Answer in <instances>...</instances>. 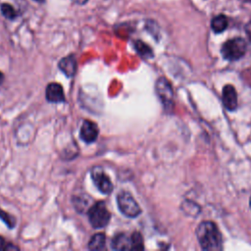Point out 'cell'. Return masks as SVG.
Wrapping results in <instances>:
<instances>
[{"label":"cell","mask_w":251,"mask_h":251,"mask_svg":"<svg viewBox=\"0 0 251 251\" xmlns=\"http://www.w3.org/2000/svg\"><path fill=\"white\" fill-rule=\"evenodd\" d=\"M3 80H4V75H3V74L0 72V85L2 84Z\"/></svg>","instance_id":"obj_21"},{"label":"cell","mask_w":251,"mask_h":251,"mask_svg":"<svg viewBox=\"0 0 251 251\" xmlns=\"http://www.w3.org/2000/svg\"><path fill=\"white\" fill-rule=\"evenodd\" d=\"M156 93L166 112L170 113L174 109V92L170 81L166 77H160L155 84Z\"/></svg>","instance_id":"obj_5"},{"label":"cell","mask_w":251,"mask_h":251,"mask_svg":"<svg viewBox=\"0 0 251 251\" xmlns=\"http://www.w3.org/2000/svg\"><path fill=\"white\" fill-rule=\"evenodd\" d=\"M99 134V128L97 125L90 121L84 120L79 130V136L85 143H92L94 142Z\"/></svg>","instance_id":"obj_7"},{"label":"cell","mask_w":251,"mask_h":251,"mask_svg":"<svg viewBox=\"0 0 251 251\" xmlns=\"http://www.w3.org/2000/svg\"><path fill=\"white\" fill-rule=\"evenodd\" d=\"M74 3H75V4H78V5H83V4H85L88 0H72Z\"/></svg>","instance_id":"obj_20"},{"label":"cell","mask_w":251,"mask_h":251,"mask_svg":"<svg viewBox=\"0 0 251 251\" xmlns=\"http://www.w3.org/2000/svg\"><path fill=\"white\" fill-rule=\"evenodd\" d=\"M111 247L114 250H129L130 249V237L125 232L116 234L111 241Z\"/></svg>","instance_id":"obj_11"},{"label":"cell","mask_w":251,"mask_h":251,"mask_svg":"<svg viewBox=\"0 0 251 251\" xmlns=\"http://www.w3.org/2000/svg\"><path fill=\"white\" fill-rule=\"evenodd\" d=\"M196 236L203 250L218 251L222 249V236L213 222H202L196 229Z\"/></svg>","instance_id":"obj_1"},{"label":"cell","mask_w":251,"mask_h":251,"mask_svg":"<svg viewBox=\"0 0 251 251\" xmlns=\"http://www.w3.org/2000/svg\"><path fill=\"white\" fill-rule=\"evenodd\" d=\"M88 220L93 228L105 227L111 219V214L103 201L93 204L87 211Z\"/></svg>","instance_id":"obj_2"},{"label":"cell","mask_w":251,"mask_h":251,"mask_svg":"<svg viewBox=\"0 0 251 251\" xmlns=\"http://www.w3.org/2000/svg\"><path fill=\"white\" fill-rule=\"evenodd\" d=\"M245 30H246V33L247 35L249 36V38L251 39V21L246 25V27H245Z\"/></svg>","instance_id":"obj_18"},{"label":"cell","mask_w":251,"mask_h":251,"mask_svg":"<svg viewBox=\"0 0 251 251\" xmlns=\"http://www.w3.org/2000/svg\"><path fill=\"white\" fill-rule=\"evenodd\" d=\"M1 12H2L3 16L9 20H13L17 17V13H16L15 9L7 3H4L1 5Z\"/></svg>","instance_id":"obj_17"},{"label":"cell","mask_w":251,"mask_h":251,"mask_svg":"<svg viewBox=\"0 0 251 251\" xmlns=\"http://www.w3.org/2000/svg\"><path fill=\"white\" fill-rule=\"evenodd\" d=\"M246 42L240 37L232 38L226 41L222 47V55L225 59L235 61L243 57L246 52Z\"/></svg>","instance_id":"obj_4"},{"label":"cell","mask_w":251,"mask_h":251,"mask_svg":"<svg viewBox=\"0 0 251 251\" xmlns=\"http://www.w3.org/2000/svg\"><path fill=\"white\" fill-rule=\"evenodd\" d=\"M227 26V19L224 15H218L211 21V27L214 32H223Z\"/></svg>","instance_id":"obj_13"},{"label":"cell","mask_w":251,"mask_h":251,"mask_svg":"<svg viewBox=\"0 0 251 251\" xmlns=\"http://www.w3.org/2000/svg\"><path fill=\"white\" fill-rule=\"evenodd\" d=\"M6 247V243L4 241V239L0 236V250H4Z\"/></svg>","instance_id":"obj_19"},{"label":"cell","mask_w":251,"mask_h":251,"mask_svg":"<svg viewBox=\"0 0 251 251\" xmlns=\"http://www.w3.org/2000/svg\"><path fill=\"white\" fill-rule=\"evenodd\" d=\"M130 249L131 250H143L144 244H143V238L140 232L134 231L130 235Z\"/></svg>","instance_id":"obj_15"},{"label":"cell","mask_w":251,"mask_h":251,"mask_svg":"<svg viewBox=\"0 0 251 251\" xmlns=\"http://www.w3.org/2000/svg\"><path fill=\"white\" fill-rule=\"evenodd\" d=\"M249 206H250V209H251V197H250V200H249Z\"/></svg>","instance_id":"obj_23"},{"label":"cell","mask_w":251,"mask_h":251,"mask_svg":"<svg viewBox=\"0 0 251 251\" xmlns=\"http://www.w3.org/2000/svg\"><path fill=\"white\" fill-rule=\"evenodd\" d=\"M91 178L97 189L103 194H109L113 190V183L109 176L99 166H95L91 169Z\"/></svg>","instance_id":"obj_6"},{"label":"cell","mask_w":251,"mask_h":251,"mask_svg":"<svg viewBox=\"0 0 251 251\" xmlns=\"http://www.w3.org/2000/svg\"><path fill=\"white\" fill-rule=\"evenodd\" d=\"M117 204L120 212L127 218H136L141 214V208L128 191L122 190L118 193Z\"/></svg>","instance_id":"obj_3"},{"label":"cell","mask_w":251,"mask_h":251,"mask_svg":"<svg viewBox=\"0 0 251 251\" xmlns=\"http://www.w3.org/2000/svg\"><path fill=\"white\" fill-rule=\"evenodd\" d=\"M134 48L136 52L143 58H151L153 56L152 49L141 40H136L134 42Z\"/></svg>","instance_id":"obj_14"},{"label":"cell","mask_w":251,"mask_h":251,"mask_svg":"<svg viewBox=\"0 0 251 251\" xmlns=\"http://www.w3.org/2000/svg\"><path fill=\"white\" fill-rule=\"evenodd\" d=\"M58 68L65 75H67L68 77H73L75 75L77 69L75 56L74 54H71L62 58L58 63Z\"/></svg>","instance_id":"obj_10"},{"label":"cell","mask_w":251,"mask_h":251,"mask_svg":"<svg viewBox=\"0 0 251 251\" xmlns=\"http://www.w3.org/2000/svg\"><path fill=\"white\" fill-rule=\"evenodd\" d=\"M223 103L226 110L234 111L237 108L236 90L231 84H226L223 88Z\"/></svg>","instance_id":"obj_9"},{"label":"cell","mask_w":251,"mask_h":251,"mask_svg":"<svg viewBox=\"0 0 251 251\" xmlns=\"http://www.w3.org/2000/svg\"><path fill=\"white\" fill-rule=\"evenodd\" d=\"M34 1H36V2H39V3H42L44 0H34Z\"/></svg>","instance_id":"obj_22"},{"label":"cell","mask_w":251,"mask_h":251,"mask_svg":"<svg viewBox=\"0 0 251 251\" xmlns=\"http://www.w3.org/2000/svg\"><path fill=\"white\" fill-rule=\"evenodd\" d=\"M0 219L6 224V226L9 228H13L16 225V219L14 216L8 214L7 212L3 211L2 209H0Z\"/></svg>","instance_id":"obj_16"},{"label":"cell","mask_w":251,"mask_h":251,"mask_svg":"<svg viewBox=\"0 0 251 251\" xmlns=\"http://www.w3.org/2000/svg\"><path fill=\"white\" fill-rule=\"evenodd\" d=\"M106 236L104 233L99 232L92 235L88 241V249L90 250H101L105 247Z\"/></svg>","instance_id":"obj_12"},{"label":"cell","mask_w":251,"mask_h":251,"mask_svg":"<svg viewBox=\"0 0 251 251\" xmlns=\"http://www.w3.org/2000/svg\"><path fill=\"white\" fill-rule=\"evenodd\" d=\"M46 99L47 101L51 103H61L65 102V94H64V89L60 83L57 82H51L47 85L46 91H45Z\"/></svg>","instance_id":"obj_8"}]
</instances>
